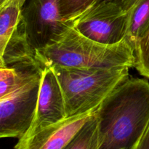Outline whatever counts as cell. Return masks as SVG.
<instances>
[{
  "mask_svg": "<svg viewBox=\"0 0 149 149\" xmlns=\"http://www.w3.org/2000/svg\"><path fill=\"white\" fill-rule=\"evenodd\" d=\"M100 149H130L138 143L149 125V82L127 78L95 111Z\"/></svg>",
  "mask_w": 149,
  "mask_h": 149,
  "instance_id": "obj_1",
  "label": "cell"
},
{
  "mask_svg": "<svg viewBox=\"0 0 149 149\" xmlns=\"http://www.w3.org/2000/svg\"><path fill=\"white\" fill-rule=\"evenodd\" d=\"M42 66L76 68L135 67V49L127 39L104 45L84 36L70 25L53 42L37 49Z\"/></svg>",
  "mask_w": 149,
  "mask_h": 149,
  "instance_id": "obj_2",
  "label": "cell"
},
{
  "mask_svg": "<svg viewBox=\"0 0 149 149\" xmlns=\"http://www.w3.org/2000/svg\"><path fill=\"white\" fill-rule=\"evenodd\" d=\"M62 89L66 118L96 110L129 77V67L76 68L51 67Z\"/></svg>",
  "mask_w": 149,
  "mask_h": 149,
  "instance_id": "obj_3",
  "label": "cell"
},
{
  "mask_svg": "<svg viewBox=\"0 0 149 149\" xmlns=\"http://www.w3.org/2000/svg\"><path fill=\"white\" fill-rule=\"evenodd\" d=\"M128 13L111 2H96L73 20L79 33L104 45H114L125 39Z\"/></svg>",
  "mask_w": 149,
  "mask_h": 149,
  "instance_id": "obj_4",
  "label": "cell"
},
{
  "mask_svg": "<svg viewBox=\"0 0 149 149\" xmlns=\"http://www.w3.org/2000/svg\"><path fill=\"white\" fill-rule=\"evenodd\" d=\"M42 74L0 98V137L21 138L34 119Z\"/></svg>",
  "mask_w": 149,
  "mask_h": 149,
  "instance_id": "obj_5",
  "label": "cell"
},
{
  "mask_svg": "<svg viewBox=\"0 0 149 149\" xmlns=\"http://www.w3.org/2000/svg\"><path fill=\"white\" fill-rule=\"evenodd\" d=\"M61 0H26L21 10L30 43L36 50L53 42L70 25L61 12Z\"/></svg>",
  "mask_w": 149,
  "mask_h": 149,
  "instance_id": "obj_6",
  "label": "cell"
},
{
  "mask_svg": "<svg viewBox=\"0 0 149 149\" xmlns=\"http://www.w3.org/2000/svg\"><path fill=\"white\" fill-rule=\"evenodd\" d=\"M66 118L62 89L55 71L45 66L42 77L34 119L25 135H30Z\"/></svg>",
  "mask_w": 149,
  "mask_h": 149,
  "instance_id": "obj_7",
  "label": "cell"
},
{
  "mask_svg": "<svg viewBox=\"0 0 149 149\" xmlns=\"http://www.w3.org/2000/svg\"><path fill=\"white\" fill-rule=\"evenodd\" d=\"M96 110L67 117L32 135L23 136L18 139L14 149H63Z\"/></svg>",
  "mask_w": 149,
  "mask_h": 149,
  "instance_id": "obj_8",
  "label": "cell"
},
{
  "mask_svg": "<svg viewBox=\"0 0 149 149\" xmlns=\"http://www.w3.org/2000/svg\"><path fill=\"white\" fill-rule=\"evenodd\" d=\"M0 67L44 68L38 61L36 49L30 43L21 16L4 50L0 53Z\"/></svg>",
  "mask_w": 149,
  "mask_h": 149,
  "instance_id": "obj_9",
  "label": "cell"
},
{
  "mask_svg": "<svg viewBox=\"0 0 149 149\" xmlns=\"http://www.w3.org/2000/svg\"><path fill=\"white\" fill-rule=\"evenodd\" d=\"M39 67H0V98L19 90L42 74Z\"/></svg>",
  "mask_w": 149,
  "mask_h": 149,
  "instance_id": "obj_10",
  "label": "cell"
},
{
  "mask_svg": "<svg viewBox=\"0 0 149 149\" xmlns=\"http://www.w3.org/2000/svg\"><path fill=\"white\" fill-rule=\"evenodd\" d=\"M149 29V0H138L128 12L125 39L135 49V45Z\"/></svg>",
  "mask_w": 149,
  "mask_h": 149,
  "instance_id": "obj_11",
  "label": "cell"
},
{
  "mask_svg": "<svg viewBox=\"0 0 149 149\" xmlns=\"http://www.w3.org/2000/svg\"><path fill=\"white\" fill-rule=\"evenodd\" d=\"M101 140L95 112L63 149H100Z\"/></svg>",
  "mask_w": 149,
  "mask_h": 149,
  "instance_id": "obj_12",
  "label": "cell"
},
{
  "mask_svg": "<svg viewBox=\"0 0 149 149\" xmlns=\"http://www.w3.org/2000/svg\"><path fill=\"white\" fill-rule=\"evenodd\" d=\"M21 10L22 7L15 1L0 4V53L18 24Z\"/></svg>",
  "mask_w": 149,
  "mask_h": 149,
  "instance_id": "obj_13",
  "label": "cell"
},
{
  "mask_svg": "<svg viewBox=\"0 0 149 149\" xmlns=\"http://www.w3.org/2000/svg\"><path fill=\"white\" fill-rule=\"evenodd\" d=\"M135 68L142 76L149 79V29L135 47Z\"/></svg>",
  "mask_w": 149,
  "mask_h": 149,
  "instance_id": "obj_14",
  "label": "cell"
},
{
  "mask_svg": "<svg viewBox=\"0 0 149 149\" xmlns=\"http://www.w3.org/2000/svg\"><path fill=\"white\" fill-rule=\"evenodd\" d=\"M96 0H61V12L65 21H70L93 5Z\"/></svg>",
  "mask_w": 149,
  "mask_h": 149,
  "instance_id": "obj_15",
  "label": "cell"
},
{
  "mask_svg": "<svg viewBox=\"0 0 149 149\" xmlns=\"http://www.w3.org/2000/svg\"><path fill=\"white\" fill-rule=\"evenodd\" d=\"M102 1L113 3L128 13L130 10L138 2V0H96L95 3L102 2Z\"/></svg>",
  "mask_w": 149,
  "mask_h": 149,
  "instance_id": "obj_16",
  "label": "cell"
},
{
  "mask_svg": "<svg viewBox=\"0 0 149 149\" xmlns=\"http://www.w3.org/2000/svg\"><path fill=\"white\" fill-rule=\"evenodd\" d=\"M135 149H149V125L141 141L135 146Z\"/></svg>",
  "mask_w": 149,
  "mask_h": 149,
  "instance_id": "obj_17",
  "label": "cell"
},
{
  "mask_svg": "<svg viewBox=\"0 0 149 149\" xmlns=\"http://www.w3.org/2000/svg\"><path fill=\"white\" fill-rule=\"evenodd\" d=\"M7 1H15V2L17 3V4H18L19 5H20V7L23 8V5H24V4H25V2L26 1V0H3L2 1H1V2H0V4H1V3H3V2H7Z\"/></svg>",
  "mask_w": 149,
  "mask_h": 149,
  "instance_id": "obj_18",
  "label": "cell"
},
{
  "mask_svg": "<svg viewBox=\"0 0 149 149\" xmlns=\"http://www.w3.org/2000/svg\"><path fill=\"white\" fill-rule=\"evenodd\" d=\"M130 149H135V146H134V147H132V148H130Z\"/></svg>",
  "mask_w": 149,
  "mask_h": 149,
  "instance_id": "obj_19",
  "label": "cell"
},
{
  "mask_svg": "<svg viewBox=\"0 0 149 149\" xmlns=\"http://www.w3.org/2000/svg\"><path fill=\"white\" fill-rule=\"evenodd\" d=\"M3 1V0H0V2H1V1Z\"/></svg>",
  "mask_w": 149,
  "mask_h": 149,
  "instance_id": "obj_20",
  "label": "cell"
}]
</instances>
